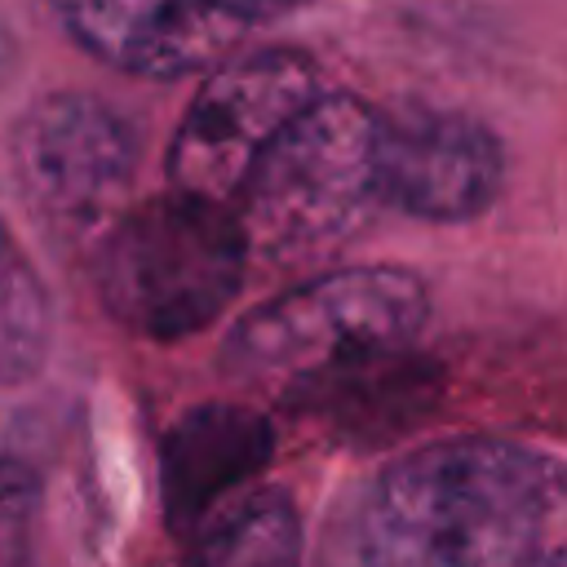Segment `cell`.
<instances>
[{
	"label": "cell",
	"instance_id": "obj_1",
	"mask_svg": "<svg viewBox=\"0 0 567 567\" xmlns=\"http://www.w3.org/2000/svg\"><path fill=\"white\" fill-rule=\"evenodd\" d=\"M554 470L501 439H439L350 487L315 567H540Z\"/></svg>",
	"mask_w": 567,
	"mask_h": 567
},
{
	"label": "cell",
	"instance_id": "obj_2",
	"mask_svg": "<svg viewBox=\"0 0 567 567\" xmlns=\"http://www.w3.org/2000/svg\"><path fill=\"white\" fill-rule=\"evenodd\" d=\"M377 199V115L350 93L310 97L244 173L230 217L266 257L341 244Z\"/></svg>",
	"mask_w": 567,
	"mask_h": 567
},
{
	"label": "cell",
	"instance_id": "obj_3",
	"mask_svg": "<svg viewBox=\"0 0 567 567\" xmlns=\"http://www.w3.org/2000/svg\"><path fill=\"white\" fill-rule=\"evenodd\" d=\"M244 266L248 244L230 208L173 190L111 217L93 275L102 306L128 332L182 341L226 310Z\"/></svg>",
	"mask_w": 567,
	"mask_h": 567
},
{
	"label": "cell",
	"instance_id": "obj_4",
	"mask_svg": "<svg viewBox=\"0 0 567 567\" xmlns=\"http://www.w3.org/2000/svg\"><path fill=\"white\" fill-rule=\"evenodd\" d=\"M425 284L412 270L363 266L297 284L257 306L226 337L235 377H310L332 363L403 350L425 323Z\"/></svg>",
	"mask_w": 567,
	"mask_h": 567
},
{
	"label": "cell",
	"instance_id": "obj_5",
	"mask_svg": "<svg viewBox=\"0 0 567 567\" xmlns=\"http://www.w3.org/2000/svg\"><path fill=\"white\" fill-rule=\"evenodd\" d=\"M323 93L319 66L292 49H261L226 58L190 97L173 151V190L230 208L244 173L270 146V137Z\"/></svg>",
	"mask_w": 567,
	"mask_h": 567
},
{
	"label": "cell",
	"instance_id": "obj_6",
	"mask_svg": "<svg viewBox=\"0 0 567 567\" xmlns=\"http://www.w3.org/2000/svg\"><path fill=\"white\" fill-rule=\"evenodd\" d=\"M137 164L128 124L89 93H53L35 102L13 133V168L31 213L53 235H89L111 226Z\"/></svg>",
	"mask_w": 567,
	"mask_h": 567
},
{
	"label": "cell",
	"instance_id": "obj_7",
	"mask_svg": "<svg viewBox=\"0 0 567 567\" xmlns=\"http://www.w3.org/2000/svg\"><path fill=\"white\" fill-rule=\"evenodd\" d=\"M66 31L133 75H186L221 62L248 31L310 0H49Z\"/></svg>",
	"mask_w": 567,
	"mask_h": 567
},
{
	"label": "cell",
	"instance_id": "obj_8",
	"mask_svg": "<svg viewBox=\"0 0 567 567\" xmlns=\"http://www.w3.org/2000/svg\"><path fill=\"white\" fill-rule=\"evenodd\" d=\"M501 190V142L461 111L377 115V199L425 221H470Z\"/></svg>",
	"mask_w": 567,
	"mask_h": 567
},
{
	"label": "cell",
	"instance_id": "obj_9",
	"mask_svg": "<svg viewBox=\"0 0 567 567\" xmlns=\"http://www.w3.org/2000/svg\"><path fill=\"white\" fill-rule=\"evenodd\" d=\"M266 416L235 403L190 408L164 443V514L173 527H199L226 492L252 478L270 456Z\"/></svg>",
	"mask_w": 567,
	"mask_h": 567
},
{
	"label": "cell",
	"instance_id": "obj_10",
	"mask_svg": "<svg viewBox=\"0 0 567 567\" xmlns=\"http://www.w3.org/2000/svg\"><path fill=\"white\" fill-rule=\"evenodd\" d=\"M186 567H301V518L284 492H252L230 509H213Z\"/></svg>",
	"mask_w": 567,
	"mask_h": 567
},
{
	"label": "cell",
	"instance_id": "obj_11",
	"mask_svg": "<svg viewBox=\"0 0 567 567\" xmlns=\"http://www.w3.org/2000/svg\"><path fill=\"white\" fill-rule=\"evenodd\" d=\"M49 297L27 257L0 235V385L27 381L49 354Z\"/></svg>",
	"mask_w": 567,
	"mask_h": 567
},
{
	"label": "cell",
	"instance_id": "obj_12",
	"mask_svg": "<svg viewBox=\"0 0 567 567\" xmlns=\"http://www.w3.org/2000/svg\"><path fill=\"white\" fill-rule=\"evenodd\" d=\"M35 509V478L0 456V567H27V518Z\"/></svg>",
	"mask_w": 567,
	"mask_h": 567
}]
</instances>
